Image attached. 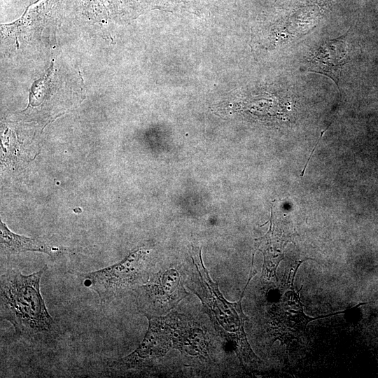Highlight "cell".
I'll use <instances>...</instances> for the list:
<instances>
[{
	"instance_id": "1",
	"label": "cell",
	"mask_w": 378,
	"mask_h": 378,
	"mask_svg": "<svg viewBox=\"0 0 378 378\" xmlns=\"http://www.w3.org/2000/svg\"><path fill=\"white\" fill-rule=\"evenodd\" d=\"M45 266L23 274L11 268L1 275V319L9 321L18 336L37 339L52 335L57 326L50 315L40 291Z\"/></svg>"
},
{
	"instance_id": "2",
	"label": "cell",
	"mask_w": 378,
	"mask_h": 378,
	"mask_svg": "<svg viewBox=\"0 0 378 378\" xmlns=\"http://www.w3.org/2000/svg\"><path fill=\"white\" fill-rule=\"evenodd\" d=\"M192 267H190L191 286H189V288L201 300L216 331L231 343L242 365L244 363H260L248 342L244 331V323L248 318L241 308L244 291L250 280L256 274L255 269L251 267L250 276L239 300L230 302L223 296L217 284L211 281L203 264L200 249L192 247Z\"/></svg>"
},
{
	"instance_id": "3",
	"label": "cell",
	"mask_w": 378,
	"mask_h": 378,
	"mask_svg": "<svg viewBox=\"0 0 378 378\" xmlns=\"http://www.w3.org/2000/svg\"><path fill=\"white\" fill-rule=\"evenodd\" d=\"M148 328L138 348L130 354L113 360L109 365L118 370L147 368L163 357L172 346L179 349L190 348L181 339H186L188 330L182 321L171 315L147 317Z\"/></svg>"
},
{
	"instance_id": "4",
	"label": "cell",
	"mask_w": 378,
	"mask_h": 378,
	"mask_svg": "<svg viewBox=\"0 0 378 378\" xmlns=\"http://www.w3.org/2000/svg\"><path fill=\"white\" fill-rule=\"evenodd\" d=\"M148 253L143 247L137 248L119 262L108 267L93 272H69L84 280L85 286L97 293L100 304L106 305L138 288L146 273Z\"/></svg>"
},
{
	"instance_id": "5",
	"label": "cell",
	"mask_w": 378,
	"mask_h": 378,
	"mask_svg": "<svg viewBox=\"0 0 378 378\" xmlns=\"http://www.w3.org/2000/svg\"><path fill=\"white\" fill-rule=\"evenodd\" d=\"M184 276L175 269L160 270L136 288L139 311L146 317L161 316L169 312L188 293Z\"/></svg>"
},
{
	"instance_id": "6",
	"label": "cell",
	"mask_w": 378,
	"mask_h": 378,
	"mask_svg": "<svg viewBox=\"0 0 378 378\" xmlns=\"http://www.w3.org/2000/svg\"><path fill=\"white\" fill-rule=\"evenodd\" d=\"M307 260H314L312 258ZM307 259L300 261L288 275L285 286L283 288L278 303L275 305L274 315L273 314L274 330H276V339L287 340L297 339L305 330L307 324L321 318H326L339 314H344L347 310L311 317L304 312L303 304L300 296L302 288L296 291L294 287L295 274L302 262Z\"/></svg>"
},
{
	"instance_id": "7",
	"label": "cell",
	"mask_w": 378,
	"mask_h": 378,
	"mask_svg": "<svg viewBox=\"0 0 378 378\" xmlns=\"http://www.w3.org/2000/svg\"><path fill=\"white\" fill-rule=\"evenodd\" d=\"M348 32L337 38L325 41L308 59V71L330 78L337 88L342 69L347 62L346 38Z\"/></svg>"
},
{
	"instance_id": "8",
	"label": "cell",
	"mask_w": 378,
	"mask_h": 378,
	"mask_svg": "<svg viewBox=\"0 0 378 378\" xmlns=\"http://www.w3.org/2000/svg\"><path fill=\"white\" fill-rule=\"evenodd\" d=\"M0 239L1 253L10 255L25 251H36L54 255L60 250L43 240L38 238L27 237L10 231L6 225L0 221Z\"/></svg>"
}]
</instances>
